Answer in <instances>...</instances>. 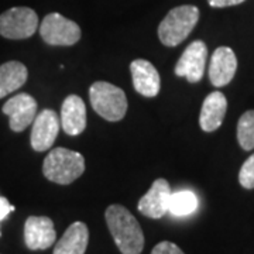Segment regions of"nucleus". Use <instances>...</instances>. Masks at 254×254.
<instances>
[{"instance_id":"obj_17","label":"nucleus","mask_w":254,"mask_h":254,"mask_svg":"<svg viewBox=\"0 0 254 254\" xmlns=\"http://www.w3.org/2000/svg\"><path fill=\"white\" fill-rule=\"evenodd\" d=\"M28 78L27 66L18 61L0 65V99L20 89Z\"/></svg>"},{"instance_id":"obj_12","label":"nucleus","mask_w":254,"mask_h":254,"mask_svg":"<svg viewBox=\"0 0 254 254\" xmlns=\"http://www.w3.org/2000/svg\"><path fill=\"white\" fill-rule=\"evenodd\" d=\"M237 58L235 51L229 47H219L213 51L209 64V81L213 86H226L235 78Z\"/></svg>"},{"instance_id":"obj_9","label":"nucleus","mask_w":254,"mask_h":254,"mask_svg":"<svg viewBox=\"0 0 254 254\" xmlns=\"http://www.w3.org/2000/svg\"><path fill=\"white\" fill-rule=\"evenodd\" d=\"M60 127L61 122L54 110L44 109L40 112V115H37L33 122V130L30 137L33 150L37 153L50 150L60 133Z\"/></svg>"},{"instance_id":"obj_14","label":"nucleus","mask_w":254,"mask_h":254,"mask_svg":"<svg viewBox=\"0 0 254 254\" xmlns=\"http://www.w3.org/2000/svg\"><path fill=\"white\" fill-rule=\"evenodd\" d=\"M61 126L68 136H78L86 127L85 102L78 95L66 96L61 106Z\"/></svg>"},{"instance_id":"obj_5","label":"nucleus","mask_w":254,"mask_h":254,"mask_svg":"<svg viewBox=\"0 0 254 254\" xmlns=\"http://www.w3.org/2000/svg\"><path fill=\"white\" fill-rule=\"evenodd\" d=\"M81 28L60 13H50L40 24V36L50 46L69 47L81 40Z\"/></svg>"},{"instance_id":"obj_8","label":"nucleus","mask_w":254,"mask_h":254,"mask_svg":"<svg viewBox=\"0 0 254 254\" xmlns=\"http://www.w3.org/2000/svg\"><path fill=\"white\" fill-rule=\"evenodd\" d=\"M37 100L28 93H17L10 98L1 108V112L9 116V126L14 133L26 130L37 116Z\"/></svg>"},{"instance_id":"obj_2","label":"nucleus","mask_w":254,"mask_h":254,"mask_svg":"<svg viewBox=\"0 0 254 254\" xmlns=\"http://www.w3.org/2000/svg\"><path fill=\"white\" fill-rule=\"evenodd\" d=\"M85 173V158L81 153L64 147L51 150L44 158L43 174L48 181L69 185Z\"/></svg>"},{"instance_id":"obj_1","label":"nucleus","mask_w":254,"mask_h":254,"mask_svg":"<svg viewBox=\"0 0 254 254\" xmlns=\"http://www.w3.org/2000/svg\"><path fill=\"white\" fill-rule=\"evenodd\" d=\"M106 223L122 254H141L144 235L137 219L122 205H110L105 212Z\"/></svg>"},{"instance_id":"obj_16","label":"nucleus","mask_w":254,"mask_h":254,"mask_svg":"<svg viewBox=\"0 0 254 254\" xmlns=\"http://www.w3.org/2000/svg\"><path fill=\"white\" fill-rule=\"evenodd\" d=\"M89 243V230L83 222H73L55 245L54 254H85Z\"/></svg>"},{"instance_id":"obj_11","label":"nucleus","mask_w":254,"mask_h":254,"mask_svg":"<svg viewBox=\"0 0 254 254\" xmlns=\"http://www.w3.org/2000/svg\"><path fill=\"white\" fill-rule=\"evenodd\" d=\"M57 240L54 222L47 216H28L24 223V242L30 250H46Z\"/></svg>"},{"instance_id":"obj_20","label":"nucleus","mask_w":254,"mask_h":254,"mask_svg":"<svg viewBox=\"0 0 254 254\" xmlns=\"http://www.w3.org/2000/svg\"><path fill=\"white\" fill-rule=\"evenodd\" d=\"M239 182L246 190L254 188V154L250 155L242 165L239 173Z\"/></svg>"},{"instance_id":"obj_18","label":"nucleus","mask_w":254,"mask_h":254,"mask_svg":"<svg viewBox=\"0 0 254 254\" xmlns=\"http://www.w3.org/2000/svg\"><path fill=\"white\" fill-rule=\"evenodd\" d=\"M198 208V198L192 190H178L171 193L168 202V212L175 216H187Z\"/></svg>"},{"instance_id":"obj_10","label":"nucleus","mask_w":254,"mask_h":254,"mask_svg":"<svg viewBox=\"0 0 254 254\" xmlns=\"http://www.w3.org/2000/svg\"><path fill=\"white\" fill-rule=\"evenodd\" d=\"M171 193L173 190L167 180H155L148 192L138 200V212L150 219H161L168 212V202Z\"/></svg>"},{"instance_id":"obj_13","label":"nucleus","mask_w":254,"mask_h":254,"mask_svg":"<svg viewBox=\"0 0 254 254\" xmlns=\"http://www.w3.org/2000/svg\"><path fill=\"white\" fill-rule=\"evenodd\" d=\"M130 72L137 93L145 98H155L160 93L161 79L153 64L147 60H134L130 64Z\"/></svg>"},{"instance_id":"obj_6","label":"nucleus","mask_w":254,"mask_h":254,"mask_svg":"<svg viewBox=\"0 0 254 254\" xmlns=\"http://www.w3.org/2000/svg\"><path fill=\"white\" fill-rule=\"evenodd\" d=\"M38 16L30 7H13L0 14V36L9 40H24L34 36Z\"/></svg>"},{"instance_id":"obj_23","label":"nucleus","mask_w":254,"mask_h":254,"mask_svg":"<svg viewBox=\"0 0 254 254\" xmlns=\"http://www.w3.org/2000/svg\"><path fill=\"white\" fill-rule=\"evenodd\" d=\"M243 1L246 0H208L209 6L212 7H230V6H237Z\"/></svg>"},{"instance_id":"obj_19","label":"nucleus","mask_w":254,"mask_h":254,"mask_svg":"<svg viewBox=\"0 0 254 254\" xmlns=\"http://www.w3.org/2000/svg\"><path fill=\"white\" fill-rule=\"evenodd\" d=\"M237 140L240 147L246 151L254 148V110H247L239 119Z\"/></svg>"},{"instance_id":"obj_15","label":"nucleus","mask_w":254,"mask_h":254,"mask_svg":"<svg viewBox=\"0 0 254 254\" xmlns=\"http://www.w3.org/2000/svg\"><path fill=\"white\" fill-rule=\"evenodd\" d=\"M227 100L222 92H212L203 100L199 115L200 128L206 133H212L222 126L226 116Z\"/></svg>"},{"instance_id":"obj_4","label":"nucleus","mask_w":254,"mask_h":254,"mask_svg":"<svg viewBox=\"0 0 254 254\" xmlns=\"http://www.w3.org/2000/svg\"><path fill=\"white\" fill-rule=\"evenodd\" d=\"M89 99L93 110L108 122H120L126 116V93L110 82L98 81L92 83Z\"/></svg>"},{"instance_id":"obj_21","label":"nucleus","mask_w":254,"mask_h":254,"mask_svg":"<svg viewBox=\"0 0 254 254\" xmlns=\"http://www.w3.org/2000/svg\"><path fill=\"white\" fill-rule=\"evenodd\" d=\"M151 254H185L177 245L171 242H161L153 249Z\"/></svg>"},{"instance_id":"obj_22","label":"nucleus","mask_w":254,"mask_h":254,"mask_svg":"<svg viewBox=\"0 0 254 254\" xmlns=\"http://www.w3.org/2000/svg\"><path fill=\"white\" fill-rule=\"evenodd\" d=\"M14 210V206L10 205V202L4 196H0V220L6 219Z\"/></svg>"},{"instance_id":"obj_3","label":"nucleus","mask_w":254,"mask_h":254,"mask_svg":"<svg viewBox=\"0 0 254 254\" xmlns=\"http://www.w3.org/2000/svg\"><path fill=\"white\" fill-rule=\"evenodd\" d=\"M199 20V9L184 4L173 9L158 26V38L165 47H177L190 36Z\"/></svg>"},{"instance_id":"obj_7","label":"nucleus","mask_w":254,"mask_h":254,"mask_svg":"<svg viewBox=\"0 0 254 254\" xmlns=\"http://www.w3.org/2000/svg\"><path fill=\"white\" fill-rule=\"evenodd\" d=\"M208 47L203 41L196 40L185 48L175 65V75L185 78L190 83H196L202 79L206 66Z\"/></svg>"}]
</instances>
